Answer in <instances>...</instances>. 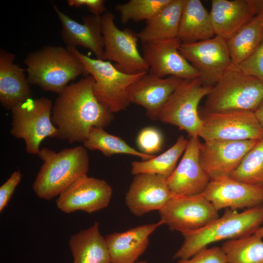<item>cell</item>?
<instances>
[{"mask_svg": "<svg viewBox=\"0 0 263 263\" xmlns=\"http://www.w3.org/2000/svg\"><path fill=\"white\" fill-rule=\"evenodd\" d=\"M259 10V0H212L209 13L215 35L227 40Z\"/></svg>", "mask_w": 263, "mask_h": 263, "instance_id": "obj_21", "label": "cell"}, {"mask_svg": "<svg viewBox=\"0 0 263 263\" xmlns=\"http://www.w3.org/2000/svg\"><path fill=\"white\" fill-rule=\"evenodd\" d=\"M199 113L202 125L199 137L204 141H244L263 137V128L253 112H210L204 109Z\"/></svg>", "mask_w": 263, "mask_h": 263, "instance_id": "obj_10", "label": "cell"}, {"mask_svg": "<svg viewBox=\"0 0 263 263\" xmlns=\"http://www.w3.org/2000/svg\"><path fill=\"white\" fill-rule=\"evenodd\" d=\"M22 174L19 170L14 171L0 187V211L7 206L14 191L20 182Z\"/></svg>", "mask_w": 263, "mask_h": 263, "instance_id": "obj_36", "label": "cell"}, {"mask_svg": "<svg viewBox=\"0 0 263 263\" xmlns=\"http://www.w3.org/2000/svg\"><path fill=\"white\" fill-rule=\"evenodd\" d=\"M162 225L159 221L106 235L111 263L136 262L148 246L150 236Z\"/></svg>", "mask_w": 263, "mask_h": 263, "instance_id": "obj_22", "label": "cell"}, {"mask_svg": "<svg viewBox=\"0 0 263 263\" xmlns=\"http://www.w3.org/2000/svg\"><path fill=\"white\" fill-rule=\"evenodd\" d=\"M69 245L74 258L73 263H111L105 238L101 234L97 222L72 235Z\"/></svg>", "mask_w": 263, "mask_h": 263, "instance_id": "obj_25", "label": "cell"}, {"mask_svg": "<svg viewBox=\"0 0 263 263\" xmlns=\"http://www.w3.org/2000/svg\"><path fill=\"white\" fill-rule=\"evenodd\" d=\"M174 196L166 178L154 174L141 173L133 178L126 193L125 202L132 214L141 216L159 210Z\"/></svg>", "mask_w": 263, "mask_h": 263, "instance_id": "obj_17", "label": "cell"}, {"mask_svg": "<svg viewBox=\"0 0 263 263\" xmlns=\"http://www.w3.org/2000/svg\"><path fill=\"white\" fill-rule=\"evenodd\" d=\"M188 143V139L180 136L174 144L161 154L148 160L132 162V174L135 175L150 173L168 178L175 169L178 160L184 153Z\"/></svg>", "mask_w": 263, "mask_h": 263, "instance_id": "obj_28", "label": "cell"}, {"mask_svg": "<svg viewBox=\"0 0 263 263\" xmlns=\"http://www.w3.org/2000/svg\"><path fill=\"white\" fill-rule=\"evenodd\" d=\"M84 146L64 149L58 152L47 148L38 155L43 163L33 184V189L40 198L50 200L59 195L76 180L87 175L89 157Z\"/></svg>", "mask_w": 263, "mask_h": 263, "instance_id": "obj_2", "label": "cell"}, {"mask_svg": "<svg viewBox=\"0 0 263 263\" xmlns=\"http://www.w3.org/2000/svg\"><path fill=\"white\" fill-rule=\"evenodd\" d=\"M135 263H148L145 261H140V262H136Z\"/></svg>", "mask_w": 263, "mask_h": 263, "instance_id": "obj_41", "label": "cell"}, {"mask_svg": "<svg viewBox=\"0 0 263 263\" xmlns=\"http://www.w3.org/2000/svg\"><path fill=\"white\" fill-rule=\"evenodd\" d=\"M53 105L48 98H30L11 110L10 133L24 140L28 153L38 154L40 145L46 137L57 139L58 130L52 121Z\"/></svg>", "mask_w": 263, "mask_h": 263, "instance_id": "obj_6", "label": "cell"}, {"mask_svg": "<svg viewBox=\"0 0 263 263\" xmlns=\"http://www.w3.org/2000/svg\"><path fill=\"white\" fill-rule=\"evenodd\" d=\"M259 10L258 13H260L263 16V1H259Z\"/></svg>", "mask_w": 263, "mask_h": 263, "instance_id": "obj_40", "label": "cell"}, {"mask_svg": "<svg viewBox=\"0 0 263 263\" xmlns=\"http://www.w3.org/2000/svg\"><path fill=\"white\" fill-rule=\"evenodd\" d=\"M67 2L70 6L75 8L85 6L95 16H101L106 11L104 0H68Z\"/></svg>", "mask_w": 263, "mask_h": 263, "instance_id": "obj_37", "label": "cell"}, {"mask_svg": "<svg viewBox=\"0 0 263 263\" xmlns=\"http://www.w3.org/2000/svg\"><path fill=\"white\" fill-rule=\"evenodd\" d=\"M212 87L204 85L199 77L183 79L162 108L157 120L199 137L202 120L199 104Z\"/></svg>", "mask_w": 263, "mask_h": 263, "instance_id": "obj_8", "label": "cell"}, {"mask_svg": "<svg viewBox=\"0 0 263 263\" xmlns=\"http://www.w3.org/2000/svg\"><path fill=\"white\" fill-rule=\"evenodd\" d=\"M230 177L263 187V137L247 152Z\"/></svg>", "mask_w": 263, "mask_h": 263, "instance_id": "obj_31", "label": "cell"}, {"mask_svg": "<svg viewBox=\"0 0 263 263\" xmlns=\"http://www.w3.org/2000/svg\"><path fill=\"white\" fill-rule=\"evenodd\" d=\"M258 140L204 141L200 145L199 159L210 180L230 176Z\"/></svg>", "mask_w": 263, "mask_h": 263, "instance_id": "obj_15", "label": "cell"}, {"mask_svg": "<svg viewBox=\"0 0 263 263\" xmlns=\"http://www.w3.org/2000/svg\"><path fill=\"white\" fill-rule=\"evenodd\" d=\"M215 36L209 12L200 0H184L177 38L182 43L210 39Z\"/></svg>", "mask_w": 263, "mask_h": 263, "instance_id": "obj_24", "label": "cell"}, {"mask_svg": "<svg viewBox=\"0 0 263 263\" xmlns=\"http://www.w3.org/2000/svg\"><path fill=\"white\" fill-rule=\"evenodd\" d=\"M237 66L245 73L263 80V35L254 52Z\"/></svg>", "mask_w": 263, "mask_h": 263, "instance_id": "obj_35", "label": "cell"}, {"mask_svg": "<svg viewBox=\"0 0 263 263\" xmlns=\"http://www.w3.org/2000/svg\"><path fill=\"white\" fill-rule=\"evenodd\" d=\"M182 80L173 76L161 78L147 72L128 88L129 101L143 107L150 119L157 120L162 108Z\"/></svg>", "mask_w": 263, "mask_h": 263, "instance_id": "obj_19", "label": "cell"}, {"mask_svg": "<svg viewBox=\"0 0 263 263\" xmlns=\"http://www.w3.org/2000/svg\"><path fill=\"white\" fill-rule=\"evenodd\" d=\"M177 263H227L221 247H205L188 259H179Z\"/></svg>", "mask_w": 263, "mask_h": 263, "instance_id": "obj_34", "label": "cell"}, {"mask_svg": "<svg viewBox=\"0 0 263 263\" xmlns=\"http://www.w3.org/2000/svg\"><path fill=\"white\" fill-rule=\"evenodd\" d=\"M263 35V16L260 13L243 26L227 40L232 64L239 65L258 47Z\"/></svg>", "mask_w": 263, "mask_h": 263, "instance_id": "obj_27", "label": "cell"}, {"mask_svg": "<svg viewBox=\"0 0 263 263\" xmlns=\"http://www.w3.org/2000/svg\"><path fill=\"white\" fill-rule=\"evenodd\" d=\"M184 0H171L137 34L142 43L177 38Z\"/></svg>", "mask_w": 263, "mask_h": 263, "instance_id": "obj_26", "label": "cell"}, {"mask_svg": "<svg viewBox=\"0 0 263 263\" xmlns=\"http://www.w3.org/2000/svg\"><path fill=\"white\" fill-rule=\"evenodd\" d=\"M181 44L178 38L142 43L143 56L149 67L148 72L161 78L199 77V72L180 53Z\"/></svg>", "mask_w": 263, "mask_h": 263, "instance_id": "obj_13", "label": "cell"}, {"mask_svg": "<svg viewBox=\"0 0 263 263\" xmlns=\"http://www.w3.org/2000/svg\"><path fill=\"white\" fill-rule=\"evenodd\" d=\"M201 142L198 136H190L179 163L167 178L169 187L176 195H195L203 193L210 178L200 162Z\"/></svg>", "mask_w": 263, "mask_h": 263, "instance_id": "obj_18", "label": "cell"}, {"mask_svg": "<svg viewBox=\"0 0 263 263\" xmlns=\"http://www.w3.org/2000/svg\"><path fill=\"white\" fill-rule=\"evenodd\" d=\"M203 194L218 211L224 208L246 209L263 205V187L230 176L210 180Z\"/></svg>", "mask_w": 263, "mask_h": 263, "instance_id": "obj_16", "label": "cell"}, {"mask_svg": "<svg viewBox=\"0 0 263 263\" xmlns=\"http://www.w3.org/2000/svg\"><path fill=\"white\" fill-rule=\"evenodd\" d=\"M112 194V188L106 181L84 175L59 195L56 204L66 213L77 210L91 213L107 207Z\"/></svg>", "mask_w": 263, "mask_h": 263, "instance_id": "obj_14", "label": "cell"}, {"mask_svg": "<svg viewBox=\"0 0 263 263\" xmlns=\"http://www.w3.org/2000/svg\"><path fill=\"white\" fill-rule=\"evenodd\" d=\"M16 56L0 49V103L11 110L31 98V91L25 70L14 63Z\"/></svg>", "mask_w": 263, "mask_h": 263, "instance_id": "obj_23", "label": "cell"}, {"mask_svg": "<svg viewBox=\"0 0 263 263\" xmlns=\"http://www.w3.org/2000/svg\"><path fill=\"white\" fill-rule=\"evenodd\" d=\"M263 225V205L241 212L227 208L224 214L198 230L182 233L184 240L173 259H188L213 243L252 235Z\"/></svg>", "mask_w": 263, "mask_h": 263, "instance_id": "obj_3", "label": "cell"}, {"mask_svg": "<svg viewBox=\"0 0 263 263\" xmlns=\"http://www.w3.org/2000/svg\"><path fill=\"white\" fill-rule=\"evenodd\" d=\"M136 141L140 151L146 154L155 155L162 150L163 137L157 128L147 127L140 131Z\"/></svg>", "mask_w": 263, "mask_h": 263, "instance_id": "obj_33", "label": "cell"}, {"mask_svg": "<svg viewBox=\"0 0 263 263\" xmlns=\"http://www.w3.org/2000/svg\"><path fill=\"white\" fill-rule=\"evenodd\" d=\"M179 51L199 72L205 86L215 85L232 64L227 40L216 35L205 40L182 43Z\"/></svg>", "mask_w": 263, "mask_h": 263, "instance_id": "obj_12", "label": "cell"}, {"mask_svg": "<svg viewBox=\"0 0 263 263\" xmlns=\"http://www.w3.org/2000/svg\"><path fill=\"white\" fill-rule=\"evenodd\" d=\"M53 9L62 25L61 36L66 47L81 46L91 50L97 59L103 60L104 43L102 16L91 15L82 18L79 23L60 11L55 4Z\"/></svg>", "mask_w": 263, "mask_h": 263, "instance_id": "obj_20", "label": "cell"}, {"mask_svg": "<svg viewBox=\"0 0 263 263\" xmlns=\"http://www.w3.org/2000/svg\"><path fill=\"white\" fill-rule=\"evenodd\" d=\"M158 212L163 224L182 234L200 229L219 217L218 211L203 193L174 195Z\"/></svg>", "mask_w": 263, "mask_h": 263, "instance_id": "obj_11", "label": "cell"}, {"mask_svg": "<svg viewBox=\"0 0 263 263\" xmlns=\"http://www.w3.org/2000/svg\"><path fill=\"white\" fill-rule=\"evenodd\" d=\"M221 247L227 263H263V241L254 234L227 240Z\"/></svg>", "mask_w": 263, "mask_h": 263, "instance_id": "obj_30", "label": "cell"}, {"mask_svg": "<svg viewBox=\"0 0 263 263\" xmlns=\"http://www.w3.org/2000/svg\"><path fill=\"white\" fill-rule=\"evenodd\" d=\"M263 100V80L232 64L207 95L204 109L254 112Z\"/></svg>", "mask_w": 263, "mask_h": 263, "instance_id": "obj_5", "label": "cell"}, {"mask_svg": "<svg viewBox=\"0 0 263 263\" xmlns=\"http://www.w3.org/2000/svg\"><path fill=\"white\" fill-rule=\"evenodd\" d=\"M66 48L78 58L89 75L94 78V93L103 105L113 113L129 106L128 88L146 73L127 74L119 70L109 61L91 58L76 48Z\"/></svg>", "mask_w": 263, "mask_h": 263, "instance_id": "obj_7", "label": "cell"}, {"mask_svg": "<svg viewBox=\"0 0 263 263\" xmlns=\"http://www.w3.org/2000/svg\"><path fill=\"white\" fill-rule=\"evenodd\" d=\"M91 75L68 85L58 94L52 111V121L57 139L69 143L83 142L94 128H105L114 115L96 97Z\"/></svg>", "mask_w": 263, "mask_h": 263, "instance_id": "obj_1", "label": "cell"}, {"mask_svg": "<svg viewBox=\"0 0 263 263\" xmlns=\"http://www.w3.org/2000/svg\"><path fill=\"white\" fill-rule=\"evenodd\" d=\"M171 0H130L116 4L115 10L119 13L121 22L126 24L130 21H148Z\"/></svg>", "mask_w": 263, "mask_h": 263, "instance_id": "obj_32", "label": "cell"}, {"mask_svg": "<svg viewBox=\"0 0 263 263\" xmlns=\"http://www.w3.org/2000/svg\"><path fill=\"white\" fill-rule=\"evenodd\" d=\"M254 234L261 238H263V225L255 232Z\"/></svg>", "mask_w": 263, "mask_h": 263, "instance_id": "obj_39", "label": "cell"}, {"mask_svg": "<svg viewBox=\"0 0 263 263\" xmlns=\"http://www.w3.org/2000/svg\"><path fill=\"white\" fill-rule=\"evenodd\" d=\"M83 146L91 150H99L106 156L127 154L146 160L155 156L146 154L136 150L120 137L109 133L102 128H93L83 142Z\"/></svg>", "mask_w": 263, "mask_h": 263, "instance_id": "obj_29", "label": "cell"}, {"mask_svg": "<svg viewBox=\"0 0 263 263\" xmlns=\"http://www.w3.org/2000/svg\"><path fill=\"white\" fill-rule=\"evenodd\" d=\"M254 113L259 122L263 128V100Z\"/></svg>", "mask_w": 263, "mask_h": 263, "instance_id": "obj_38", "label": "cell"}, {"mask_svg": "<svg viewBox=\"0 0 263 263\" xmlns=\"http://www.w3.org/2000/svg\"><path fill=\"white\" fill-rule=\"evenodd\" d=\"M102 29L103 60L113 61L116 68L127 74L149 72V67L138 49L137 34L129 28H118L114 15L110 12L102 16Z\"/></svg>", "mask_w": 263, "mask_h": 263, "instance_id": "obj_9", "label": "cell"}, {"mask_svg": "<svg viewBox=\"0 0 263 263\" xmlns=\"http://www.w3.org/2000/svg\"><path fill=\"white\" fill-rule=\"evenodd\" d=\"M24 63L30 85L57 94L71 81L89 75L78 58L61 46L46 45L29 53Z\"/></svg>", "mask_w": 263, "mask_h": 263, "instance_id": "obj_4", "label": "cell"}]
</instances>
